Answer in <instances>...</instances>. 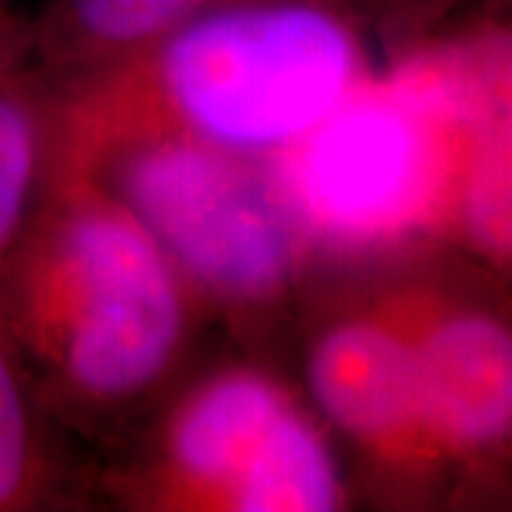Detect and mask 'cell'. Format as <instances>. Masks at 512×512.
<instances>
[{"label": "cell", "instance_id": "cell-9", "mask_svg": "<svg viewBox=\"0 0 512 512\" xmlns=\"http://www.w3.org/2000/svg\"><path fill=\"white\" fill-rule=\"evenodd\" d=\"M52 131L46 80L32 60L23 20L0 32V293L6 268L46 183Z\"/></svg>", "mask_w": 512, "mask_h": 512}, {"label": "cell", "instance_id": "cell-7", "mask_svg": "<svg viewBox=\"0 0 512 512\" xmlns=\"http://www.w3.org/2000/svg\"><path fill=\"white\" fill-rule=\"evenodd\" d=\"M296 404L256 370H225L197 387L163 436V476L183 501L242 512V501Z\"/></svg>", "mask_w": 512, "mask_h": 512}, {"label": "cell", "instance_id": "cell-10", "mask_svg": "<svg viewBox=\"0 0 512 512\" xmlns=\"http://www.w3.org/2000/svg\"><path fill=\"white\" fill-rule=\"evenodd\" d=\"M46 490V453L23 359L0 330V512L26 510Z\"/></svg>", "mask_w": 512, "mask_h": 512}, {"label": "cell", "instance_id": "cell-6", "mask_svg": "<svg viewBox=\"0 0 512 512\" xmlns=\"http://www.w3.org/2000/svg\"><path fill=\"white\" fill-rule=\"evenodd\" d=\"M319 410L384 458H436L424 433L419 373L402 316L376 313L330 325L308 356Z\"/></svg>", "mask_w": 512, "mask_h": 512}, {"label": "cell", "instance_id": "cell-4", "mask_svg": "<svg viewBox=\"0 0 512 512\" xmlns=\"http://www.w3.org/2000/svg\"><path fill=\"white\" fill-rule=\"evenodd\" d=\"M80 131V168L146 228L185 285L251 308L296 279L313 245L271 165L143 120L100 117Z\"/></svg>", "mask_w": 512, "mask_h": 512}, {"label": "cell", "instance_id": "cell-5", "mask_svg": "<svg viewBox=\"0 0 512 512\" xmlns=\"http://www.w3.org/2000/svg\"><path fill=\"white\" fill-rule=\"evenodd\" d=\"M424 433L433 456L476 458L510 439L512 336L507 322L478 308H441L410 319Z\"/></svg>", "mask_w": 512, "mask_h": 512}, {"label": "cell", "instance_id": "cell-1", "mask_svg": "<svg viewBox=\"0 0 512 512\" xmlns=\"http://www.w3.org/2000/svg\"><path fill=\"white\" fill-rule=\"evenodd\" d=\"M40 188L0 293V325L74 399L146 393L177 359L185 282L146 228L77 168Z\"/></svg>", "mask_w": 512, "mask_h": 512}, {"label": "cell", "instance_id": "cell-8", "mask_svg": "<svg viewBox=\"0 0 512 512\" xmlns=\"http://www.w3.org/2000/svg\"><path fill=\"white\" fill-rule=\"evenodd\" d=\"M239 0H37L26 15L29 52L40 72L106 69L143 52L171 26ZM359 12L370 0H330Z\"/></svg>", "mask_w": 512, "mask_h": 512}, {"label": "cell", "instance_id": "cell-11", "mask_svg": "<svg viewBox=\"0 0 512 512\" xmlns=\"http://www.w3.org/2000/svg\"><path fill=\"white\" fill-rule=\"evenodd\" d=\"M23 20H26V15H23V0H0V32L18 26Z\"/></svg>", "mask_w": 512, "mask_h": 512}, {"label": "cell", "instance_id": "cell-3", "mask_svg": "<svg viewBox=\"0 0 512 512\" xmlns=\"http://www.w3.org/2000/svg\"><path fill=\"white\" fill-rule=\"evenodd\" d=\"M498 111L427 72L367 77L268 165L311 245L384 248L458 222L478 134Z\"/></svg>", "mask_w": 512, "mask_h": 512}, {"label": "cell", "instance_id": "cell-2", "mask_svg": "<svg viewBox=\"0 0 512 512\" xmlns=\"http://www.w3.org/2000/svg\"><path fill=\"white\" fill-rule=\"evenodd\" d=\"M128 69L109 120L177 128L274 160L367 80L359 12L330 0H239L171 26ZM109 66V69H114Z\"/></svg>", "mask_w": 512, "mask_h": 512}]
</instances>
